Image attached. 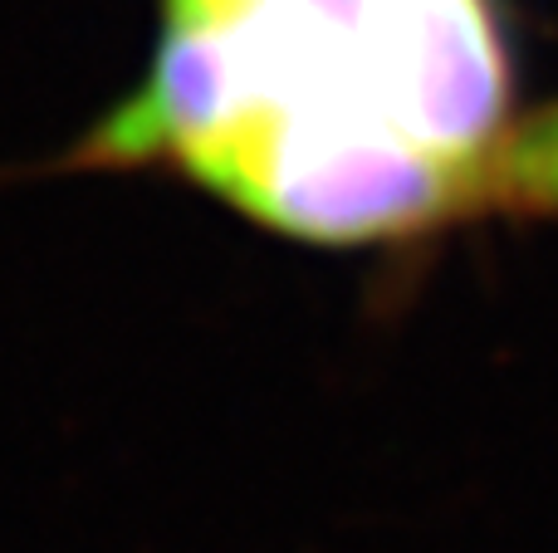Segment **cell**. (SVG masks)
<instances>
[{
	"mask_svg": "<svg viewBox=\"0 0 558 553\" xmlns=\"http://www.w3.org/2000/svg\"><path fill=\"white\" fill-rule=\"evenodd\" d=\"M45 172L162 176L279 241L383 250L558 211V103L520 113L500 0H192Z\"/></svg>",
	"mask_w": 558,
	"mask_h": 553,
	"instance_id": "cell-1",
	"label": "cell"
},
{
	"mask_svg": "<svg viewBox=\"0 0 558 553\" xmlns=\"http://www.w3.org/2000/svg\"><path fill=\"white\" fill-rule=\"evenodd\" d=\"M177 5H192V0H157V10H177Z\"/></svg>",
	"mask_w": 558,
	"mask_h": 553,
	"instance_id": "cell-2",
	"label": "cell"
}]
</instances>
